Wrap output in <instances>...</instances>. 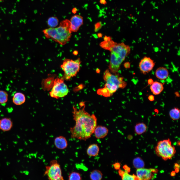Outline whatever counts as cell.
Segmentation results:
<instances>
[{"label": "cell", "instance_id": "6da1fadb", "mask_svg": "<svg viewBox=\"0 0 180 180\" xmlns=\"http://www.w3.org/2000/svg\"><path fill=\"white\" fill-rule=\"evenodd\" d=\"M84 102L80 104V108L73 107V116L75 125L70 128L71 137L86 140L90 137L97 126V119L94 114H90L85 110Z\"/></svg>", "mask_w": 180, "mask_h": 180}, {"label": "cell", "instance_id": "3957f363", "mask_svg": "<svg viewBox=\"0 0 180 180\" xmlns=\"http://www.w3.org/2000/svg\"><path fill=\"white\" fill-rule=\"evenodd\" d=\"M109 50L110 52L109 70L112 74L118 73L122 63L130 53V47L124 42H115Z\"/></svg>", "mask_w": 180, "mask_h": 180}, {"label": "cell", "instance_id": "4fadbf2b", "mask_svg": "<svg viewBox=\"0 0 180 180\" xmlns=\"http://www.w3.org/2000/svg\"><path fill=\"white\" fill-rule=\"evenodd\" d=\"M108 130L106 127L101 126H96L94 133L96 138L98 139L103 138L108 134Z\"/></svg>", "mask_w": 180, "mask_h": 180}, {"label": "cell", "instance_id": "d590c367", "mask_svg": "<svg viewBox=\"0 0 180 180\" xmlns=\"http://www.w3.org/2000/svg\"><path fill=\"white\" fill-rule=\"evenodd\" d=\"M179 166L178 165V164H175L174 165V167H175V168H179Z\"/></svg>", "mask_w": 180, "mask_h": 180}, {"label": "cell", "instance_id": "8d00e7d4", "mask_svg": "<svg viewBox=\"0 0 180 180\" xmlns=\"http://www.w3.org/2000/svg\"><path fill=\"white\" fill-rule=\"evenodd\" d=\"M171 175L172 176H174L175 175V172L174 171H172L171 173Z\"/></svg>", "mask_w": 180, "mask_h": 180}, {"label": "cell", "instance_id": "9a60e30c", "mask_svg": "<svg viewBox=\"0 0 180 180\" xmlns=\"http://www.w3.org/2000/svg\"><path fill=\"white\" fill-rule=\"evenodd\" d=\"M155 74L158 79L162 80L166 79L169 75V72L166 68L161 67L157 68L156 70Z\"/></svg>", "mask_w": 180, "mask_h": 180}, {"label": "cell", "instance_id": "e0dca14e", "mask_svg": "<svg viewBox=\"0 0 180 180\" xmlns=\"http://www.w3.org/2000/svg\"><path fill=\"white\" fill-rule=\"evenodd\" d=\"M26 97L24 95L20 92L15 93L13 97V102L17 105H20L23 104L25 102Z\"/></svg>", "mask_w": 180, "mask_h": 180}, {"label": "cell", "instance_id": "603a6c76", "mask_svg": "<svg viewBox=\"0 0 180 180\" xmlns=\"http://www.w3.org/2000/svg\"><path fill=\"white\" fill-rule=\"evenodd\" d=\"M114 42L110 38L108 40H104L101 42L100 44V46L102 48L109 50V48Z\"/></svg>", "mask_w": 180, "mask_h": 180}, {"label": "cell", "instance_id": "5bb4252c", "mask_svg": "<svg viewBox=\"0 0 180 180\" xmlns=\"http://www.w3.org/2000/svg\"><path fill=\"white\" fill-rule=\"evenodd\" d=\"M13 126L11 120L8 118H4L0 120V129L4 131L10 130Z\"/></svg>", "mask_w": 180, "mask_h": 180}, {"label": "cell", "instance_id": "d4e9b609", "mask_svg": "<svg viewBox=\"0 0 180 180\" xmlns=\"http://www.w3.org/2000/svg\"><path fill=\"white\" fill-rule=\"evenodd\" d=\"M122 180H138L136 176L134 174L130 175L128 172L124 171V173L121 176Z\"/></svg>", "mask_w": 180, "mask_h": 180}, {"label": "cell", "instance_id": "d6986e66", "mask_svg": "<svg viewBox=\"0 0 180 180\" xmlns=\"http://www.w3.org/2000/svg\"><path fill=\"white\" fill-rule=\"evenodd\" d=\"M147 129L146 125L143 122L138 123L136 125L134 128L136 133L138 135L142 134L145 132Z\"/></svg>", "mask_w": 180, "mask_h": 180}, {"label": "cell", "instance_id": "f1b7e54d", "mask_svg": "<svg viewBox=\"0 0 180 180\" xmlns=\"http://www.w3.org/2000/svg\"><path fill=\"white\" fill-rule=\"evenodd\" d=\"M113 165L114 168L115 170H118L120 169V163L116 162Z\"/></svg>", "mask_w": 180, "mask_h": 180}, {"label": "cell", "instance_id": "1f68e13d", "mask_svg": "<svg viewBox=\"0 0 180 180\" xmlns=\"http://www.w3.org/2000/svg\"><path fill=\"white\" fill-rule=\"evenodd\" d=\"M148 99L150 101H153L154 100V97L152 95H150L148 97Z\"/></svg>", "mask_w": 180, "mask_h": 180}, {"label": "cell", "instance_id": "ac0fdd59", "mask_svg": "<svg viewBox=\"0 0 180 180\" xmlns=\"http://www.w3.org/2000/svg\"><path fill=\"white\" fill-rule=\"evenodd\" d=\"M99 148L96 144L90 145L86 150L87 154L90 156H97L99 153Z\"/></svg>", "mask_w": 180, "mask_h": 180}, {"label": "cell", "instance_id": "ab89813d", "mask_svg": "<svg viewBox=\"0 0 180 180\" xmlns=\"http://www.w3.org/2000/svg\"></svg>", "mask_w": 180, "mask_h": 180}, {"label": "cell", "instance_id": "30bf717a", "mask_svg": "<svg viewBox=\"0 0 180 180\" xmlns=\"http://www.w3.org/2000/svg\"><path fill=\"white\" fill-rule=\"evenodd\" d=\"M154 61L149 57L145 56L140 60L139 67L140 72L146 74L152 70L155 65Z\"/></svg>", "mask_w": 180, "mask_h": 180}, {"label": "cell", "instance_id": "4316f807", "mask_svg": "<svg viewBox=\"0 0 180 180\" xmlns=\"http://www.w3.org/2000/svg\"><path fill=\"white\" fill-rule=\"evenodd\" d=\"M68 180H81L82 178L80 173L75 172L70 173L68 176Z\"/></svg>", "mask_w": 180, "mask_h": 180}, {"label": "cell", "instance_id": "ba28073f", "mask_svg": "<svg viewBox=\"0 0 180 180\" xmlns=\"http://www.w3.org/2000/svg\"><path fill=\"white\" fill-rule=\"evenodd\" d=\"M44 175L50 180H64L60 165L56 160H51L49 166H46Z\"/></svg>", "mask_w": 180, "mask_h": 180}, {"label": "cell", "instance_id": "277c9868", "mask_svg": "<svg viewBox=\"0 0 180 180\" xmlns=\"http://www.w3.org/2000/svg\"><path fill=\"white\" fill-rule=\"evenodd\" d=\"M70 26V20L66 19L60 22L59 26L46 29L42 32L46 38L64 45L70 41L72 36Z\"/></svg>", "mask_w": 180, "mask_h": 180}, {"label": "cell", "instance_id": "9c48e42d", "mask_svg": "<svg viewBox=\"0 0 180 180\" xmlns=\"http://www.w3.org/2000/svg\"><path fill=\"white\" fill-rule=\"evenodd\" d=\"M158 170L154 168H144L137 169L136 176L138 180H148L154 179L156 176Z\"/></svg>", "mask_w": 180, "mask_h": 180}, {"label": "cell", "instance_id": "7c38bea8", "mask_svg": "<svg viewBox=\"0 0 180 180\" xmlns=\"http://www.w3.org/2000/svg\"><path fill=\"white\" fill-rule=\"evenodd\" d=\"M54 142L56 148L60 150L65 149L68 146L67 140L65 137L62 136H60L56 138Z\"/></svg>", "mask_w": 180, "mask_h": 180}, {"label": "cell", "instance_id": "74e56055", "mask_svg": "<svg viewBox=\"0 0 180 180\" xmlns=\"http://www.w3.org/2000/svg\"><path fill=\"white\" fill-rule=\"evenodd\" d=\"M98 36H99L100 37L102 36V34L101 33H99L98 34Z\"/></svg>", "mask_w": 180, "mask_h": 180}, {"label": "cell", "instance_id": "5b68a950", "mask_svg": "<svg viewBox=\"0 0 180 180\" xmlns=\"http://www.w3.org/2000/svg\"><path fill=\"white\" fill-rule=\"evenodd\" d=\"M81 62L80 58L74 60L68 58L64 59L60 66L64 72L62 78L64 80H68L76 76L80 69Z\"/></svg>", "mask_w": 180, "mask_h": 180}, {"label": "cell", "instance_id": "8992f818", "mask_svg": "<svg viewBox=\"0 0 180 180\" xmlns=\"http://www.w3.org/2000/svg\"><path fill=\"white\" fill-rule=\"evenodd\" d=\"M156 154L164 160L170 159L176 152L174 147L169 139L161 140L158 143L155 149Z\"/></svg>", "mask_w": 180, "mask_h": 180}, {"label": "cell", "instance_id": "f35d334b", "mask_svg": "<svg viewBox=\"0 0 180 180\" xmlns=\"http://www.w3.org/2000/svg\"><path fill=\"white\" fill-rule=\"evenodd\" d=\"M2 0H0V1H2Z\"/></svg>", "mask_w": 180, "mask_h": 180}, {"label": "cell", "instance_id": "52a82bcc", "mask_svg": "<svg viewBox=\"0 0 180 180\" xmlns=\"http://www.w3.org/2000/svg\"><path fill=\"white\" fill-rule=\"evenodd\" d=\"M64 80L62 78H57L54 80L52 89L49 93L51 97L58 99L67 94L68 89Z\"/></svg>", "mask_w": 180, "mask_h": 180}, {"label": "cell", "instance_id": "ffe728a7", "mask_svg": "<svg viewBox=\"0 0 180 180\" xmlns=\"http://www.w3.org/2000/svg\"><path fill=\"white\" fill-rule=\"evenodd\" d=\"M170 116L173 120H178L180 116V110L177 108H174L170 110L169 112Z\"/></svg>", "mask_w": 180, "mask_h": 180}, {"label": "cell", "instance_id": "83f0119b", "mask_svg": "<svg viewBox=\"0 0 180 180\" xmlns=\"http://www.w3.org/2000/svg\"><path fill=\"white\" fill-rule=\"evenodd\" d=\"M102 22L100 21L96 23L94 25V30L95 32H98L102 27Z\"/></svg>", "mask_w": 180, "mask_h": 180}, {"label": "cell", "instance_id": "44dd1931", "mask_svg": "<svg viewBox=\"0 0 180 180\" xmlns=\"http://www.w3.org/2000/svg\"><path fill=\"white\" fill-rule=\"evenodd\" d=\"M102 176L103 174L100 170H95L91 172L90 177L92 180H100L102 178Z\"/></svg>", "mask_w": 180, "mask_h": 180}, {"label": "cell", "instance_id": "cb8c5ba5", "mask_svg": "<svg viewBox=\"0 0 180 180\" xmlns=\"http://www.w3.org/2000/svg\"><path fill=\"white\" fill-rule=\"evenodd\" d=\"M58 20L56 17L52 16L48 18L47 24L50 28H54L58 26Z\"/></svg>", "mask_w": 180, "mask_h": 180}, {"label": "cell", "instance_id": "484cf974", "mask_svg": "<svg viewBox=\"0 0 180 180\" xmlns=\"http://www.w3.org/2000/svg\"><path fill=\"white\" fill-rule=\"evenodd\" d=\"M8 94L6 92L0 90V104H4L8 100Z\"/></svg>", "mask_w": 180, "mask_h": 180}, {"label": "cell", "instance_id": "d6a6232c", "mask_svg": "<svg viewBox=\"0 0 180 180\" xmlns=\"http://www.w3.org/2000/svg\"><path fill=\"white\" fill-rule=\"evenodd\" d=\"M130 66V64L128 62H126L124 64V66L126 68H129Z\"/></svg>", "mask_w": 180, "mask_h": 180}, {"label": "cell", "instance_id": "8fae6325", "mask_svg": "<svg viewBox=\"0 0 180 180\" xmlns=\"http://www.w3.org/2000/svg\"><path fill=\"white\" fill-rule=\"evenodd\" d=\"M70 21L72 32H76L83 24V18L80 15L76 14L71 17Z\"/></svg>", "mask_w": 180, "mask_h": 180}, {"label": "cell", "instance_id": "7402d4cb", "mask_svg": "<svg viewBox=\"0 0 180 180\" xmlns=\"http://www.w3.org/2000/svg\"><path fill=\"white\" fill-rule=\"evenodd\" d=\"M133 164L134 166L137 169L144 168V161L141 158L138 157L134 159Z\"/></svg>", "mask_w": 180, "mask_h": 180}, {"label": "cell", "instance_id": "836d02e7", "mask_svg": "<svg viewBox=\"0 0 180 180\" xmlns=\"http://www.w3.org/2000/svg\"><path fill=\"white\" fill-rule=\"evenodd\" d=\"M78 10L76 8H74L72 10V12L74 14H76Z\"/></svg>", "mask_w": 180, "mask_h": 180}, {"label": "cell", "instance_id": "e575fe53", "mask_svg": "<svg viewBox=\"0 0 180 180\" xmlns=\"http://www.w3.org/2000/svg\"><path fill=\"white\" fill-rule=\"evenodd\" d=\"M148 83L149 84H151L154 82L152 79H150L148 80Z\"/></svg>", "mask_w": 180, "mask_h": 180}, {"label": "cell", "instance_id": "7a4b0ae2", "mask_svg": "<svg viewBox=\"0 0 180 180\" xmlns=\"http://www.w3.org/2000/svg\"><path fill=\"white\" fill-rule=\"evenodd\" d=\"M103 78L106 82L104 87L98 89L97 93L105 97L112 96L118 88H124L127 85L123 77L120 76L118 73H112L108 69L104 71Z\"/></svg>", "mask_w": 180, "mask_h": 180}, {"label": "cell", "instance_id": "4dcf8cb0", "mask_svg": "<svg viewBox=\"0 0 180 180\" xmlns=\"http://www.w3.org/2000/svg\"><path fill=\"white\" fill-rule=\"evenodd\" d=\"M100 4L105 5L107 3L106 0H100Z\"/></svg>", "mask_w": 180, "mask_h": 180}, {"label": "cell", "instance_id": "f546056e", "mask_svg": "<svg viewBox=\"0 0 180 180\" xmlns=\"http://www.w3.org/2000/svg\"><path fill=\"white\" fill-rule=\"evenodd\" d=\"M123 168L125 170V171L128 173L130 172V168L128 167L127 165H124L123 166Z\"/></svg>", "mask_w": 180, "mask_h": 180}, {"label": "cell", "instance_id": "2e32d148", "mask_svg": "<svg viewBox=\"0 0 180 180\" xmlns=\"http://www.w3.org/2000/svg\"><path fill=\"white\" fill-rule=\"evenodd\" d=\"M164 88L162 83L157 81L154 82L151 84L150 89L154 95H158L160 94L164 90Z\"/></svg>", "mask_w": 180, "mask_h": 180}]
</instances>
